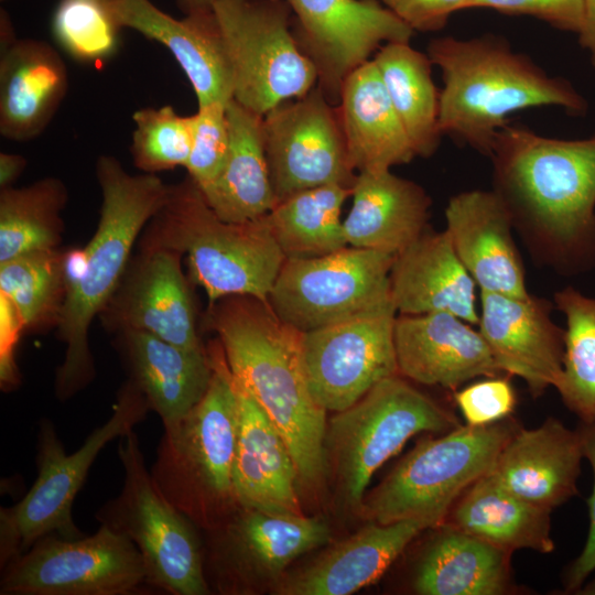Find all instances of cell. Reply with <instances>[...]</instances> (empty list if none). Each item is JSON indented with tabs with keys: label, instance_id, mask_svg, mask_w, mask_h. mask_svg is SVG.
<instances>
[{
	"label": "cell",
	"instance_id": "obj_1",
	"mask_svg": "<svg viewBox=\"0 0 595 595\" xmlns=\"http://www.w3.org/2000/svg\"><path fill=\"white\" fill-rule=\"evenodd\" d=\"M207 324L232 375L284 437L299 482L320 485L327 473L326 410L313 398L302 360V332L281 321L268 301L230 295L208 307Z\"/></svg>",
	"mask_w": 595,
	"mask_h": 595
},
{
	"label": "cell",
	"instance_id": "obj_2",
	"mask_svg": "<svg viewBox=\"0 0 595 595\" xmlns=\"http://www.w3.org/2000/svg\"><path fill=\"white\" fill-rule=\"evenodd\" d=\"M95 171L101 192L99 219L85 247V271L68 289L56 327L65 346L54 381L60 401L69 400L95 379L89 327L118 288L138 238L165 203L170 188L156 174L128 173L113 155H99Z\"/></svg>",
	"mask_w": 595,
	"mask_h": 595
},
{
	"label": "cell",
	"instance_id": "obj_3",
	"mask_svg": "<svg viewBox=\"0 0 595 595\" xmlns=\"http://www.w3.org/2000/svg\"><path fill=\"white\" fill-rule=\"evenodd\" d=\"M495 191L515 225L564 255L595 230V137L560 140L505 126L491 154Z\"/></svg>",
	"mask_w": 595,
	"mask_h": 595
},
{
	"label": "cell",
	"instance_id": "obj_4",
	"mask_svg": "<svg viewBox=\"0 0 595 595\" xmlns=\"http://www.w3.org/2000/svg\"><path fill=\"white\" fill-rule=\"evenodd\" d=\"M443 77L440 129L472 148L491 154L498 132L512 112L541 106L581 110V97L550 77L500 39L444 36L428 46Z\"/></svg>",
	"mask_w": 595,
	"mask_h": 595
},
{
	"label": "cell",
	"instance_id": "obj_5",
	"mask_svg": "<svg viewBox=\"0 0 595 595\" xmlns=\"http://www.w3.org/2000/svg\"><path fill=\"white\" fill-rule=\"evenodd\" d=\"M139 247H164L185 256L190 280L205 291L209 305L230 295L268 301L285 260L267 214L242 223L225 221L188 175L170 185Z\"/></svg>",
	"mask_w": 595,
	"mask_h": 595
},
{
	"label": "cell",
	"instance_id": "obj_6",
	"mask_svg": "<svg viewBox=\"0 0 595 595\" xmlns=\"http://www.w3.org/2000/svg\"><path fill=\"white\" fill-rule=\"evenodd\" d=\"M519 429L508 416L422 440L365 495L358 511L380 524L420 519L433 528L441 526L456 499L490 470Z\"/></svg>",
	"mask_w": 595,
	"mask_h": 595
},
{
	"label": "cell",
	"instance_id": "obj_7",
	"mask_svg": "<svg viewBox=\"0 0 595 595\" xmlns=\"http://www.w3.org/2000/svg\"><path fill=\"white\" fill-rule=\"evenodd\" d=\"M149 411L141 391L127 379L118 390L111 416L91 431L72 454H66L53 422L46 418L40 420L36 479L19 502L0 509L1 567L44 536L83 537L72 509L89 468L109 442L132 431Z\"/></svg>",
	"mask_w": 595,
	"mask_h": 595
},
{
	"label": "cell",
	"instance_id": "obj_8",
	"mask_svg": "<svg viewBox=\"0 0 595 595\" xmlns=\"http://www.w3.org/2000/svg\"><path fill=\"white\" fill-rule=\"evenodd\" d=\"M461 425L454 412L397 374L335 412L324 441L327 469L332 467L345 501L359 509L374 474L412 436Z\"/></svg>",
	"mask_w": 595,
	"mask_h": 595
},
{
	"label": "cell",
	"instance_id": "obj_9",
	"mask_svg": "<svg viewBox=\"0 0 595 595\" xmlns=\"http://www.w3.org/2000/svg\"><path fill=\"white\" fill-rule=\"evenodd\" d=\"M117 452L122 488L95 518L136 545L149 586L171 595L209 594L195 524L154 485L134 430L119 437Z\"/></svg>",
	"mask_w": 595,
	"mask_h": 595
},
{
	"label": "cell",
	"instance_id": "obj_10",
	"mask_svg": "<svg viewBox=\"0 0 595 595\" xmlns=\"http://www.w3.org/2000/svg\"><path fill=\"white\" fill-rule=\"evenodd\" d=\"M213 11L237 102L264 116L317 85L316 68L296 41L285 0H215Z\"/></svg>",
	"mask_w": 595,
	"mask_h": 595
},
{
	"label": "cell",
	"instance_id": "obj_11",
	"mask_svg": "<svg viewBox=\"0 0 595 595\" xmlns=\"http://www.w3.org/2000/svg\"><path fill=\"white\" fill-rule=\"evenodd\" d=\"M238 409L220 394L205 396L180 421L163 426L150 468L159 491L194 524L239 508L232 487Z\"/></svg>",
	"mask_w": 595,
	"mask_h": 595
},
{
	"label": "cell",
	"instance_id": "obj_12",
	"mask_svg": "<svg viewBox=\"0 0 595 595\" xmlns=\"http://www.w3.org/2000/svg\"><path fill=\"white\" fill-rule=\"evenodd\" d=\"M393 259L388 252L356 247L314 258H285L268 303L300 332L393 306Z\"/></svg>",
	"mask_w": 595,
	"mask_h": 595
},
{
	"label": "cell",
	"instance_id": "obj_13",
	"mask_svg": "<svg viewBox=\"0 0 595 595\" xmlns=\"http://www.w3.org/2000/svg\"><path fill=\"white\" fill-rule=\"evenodd\" d=\"M149 586L140 552L100 524L88 537L47 534L1 567L0 595H136Z\"/></svg>",
	"mask_w": 595,
	"mask_h": 595
},
{
	"label": "cell",
	"instance_id": "obj_14",
	"mask_svg": "<svg viewBox=\"0 0 595 595\" xmlns=\"http://www.w3.org/2000/svg\"><path fill=\"white\" fill-rule=\"evenodd\" d=\"M264 149L277 204L314 187L351 186V166L337 105L316 85L263 116Z\"/></svg>",
	"mask_w": 595,
	"mask_h": 595
},
{
	"label": "cell",
	"instance_id": "obj_15",
	"mask_svg": "<svg viewBox=\"0 0 595 595\" xmlns=\"http://www.w3.org/2000/svg\"><path fill=\"white\" fill-rule=\"evenodd\" d=\"M394 306L302 332L310 391L326 411H343L381 380L399 374Z\"/></svg>",
	"mask_w": 595,
	"mask_h": 595
},
{
	"label": "cell",
	"instance_id": "obj_16",
	"mask_svg": "<svg viewBox=\"0 0 595 595\" xmlns=\"http://www.w3.org/2000/svg\"><path fill=\"white\" fill-rule=\"evenodd\" d=\"M293 32L314 64L317 86L337 105L346 77L392 42H410L414 31L377 0H285Z\"/></svg>",
	"mask_w": 595,
	"mask_h": 595
},
{
	"label": "cell",
	"instance_id": "obj_17",
	"mask_svg": "<svg viewBox=\"0 0 595 595\" xmlns=\"http://www.w3.org/2000/svg\"><path fill=\"white\" fill-rule=\"evenodd\" d=\"M182 255L164 247H139L115 293L98 315L111 333L143 331L188 349L201 342Z\"/></svg>",
	"mask_w": 595,
	"mask_h": 595
},
{
	"label": "cell",
	"instance_id": "obj_18",
	"mask_svg": "<svg viewBox=\"0 0 595 595\" xmlns=\"http://www.w3.org/2000/svg\"><path fill=\"white\" fill-rule=\"evenodd\" d=\"M549 301L479 291L478 331L504 374L520 377L533 397L556 387L563 371L564 334Z\"/></svg>",
	"mask_w": 595,
	"mask_h": 595
},
{
	"label": "cell",
	"instance_id": "obj_19",
	"mask_svg": "<svg viewBox=\"0 0 595 595\" xmlns=\"http://www.w3.org/2000/svg\"><path fill=\"white\" fill-rule=\"evenodd\" d=\"M393 338L399 374L424 386L455 391L504 374L479 331L452 313L399 314Z\"/></svg>",
	"mask_w": 595,
	"mask_h": 595
},
{
	"label": "cell",
	"instance_id": "obj_20",
	"mask_svg": "<svg viewBox=\"0 0 595 595\" xmlns=\"http://www.w3.org/2000/svg\"><path fill=\"white\" fill-rule=\"evenodd\" d=\"M445 221L455 252L479 291L530 295L512 236L513 219L495 190L453 196L445 208Z\"/></svg>",
	"mask_w": 595,
	"mask_h": 595
},
{
	"label": "cell",
	"instance_id": "obj_21",
	"mask_svg": "<svg viewBox=\"0 0 595 595\" xmlns=\"http://www.w3.org/2000/svg\"><path fill=\"white\" fill-rule=\"evenodd\" d=\"M107 4L121 29L134 30L170 51L192 85L197 106L232 99L231 67L214 11L176 19L151 0Z\"/></svg>",
	"mask_w": 595,
	"mask_h": 595
},
{
	"label": "cell",
	"instance_id": "obj_22",
	"mask_svg": "<svg viewBox=\"0 0 595 595\" xmlns=\"http://www.w3.org/2000/svg\"><path fill=\"white\" fill-rule=\"evenodd\" d=\"M583 458L578 430L549 418L536 429L520 428L487 475L522 500L552 511L577 494Z\"/></svg>",
	"mask_w": 595,
	"mask_h": 595
},
{
	"label": "cell",
	"instance_id": "obj_23",
	"mask_svg": "<svg viewBox=\"0 0 595 595\" xmlns=\"http://www.w3.org/2000/svg\"><path fill=\"white\" fill-rule=\"evenodd\" d=\"M232 377L239 413L232 470L237 504L267 513H302L299 475L284 437L244 383Z\"/></svg>",
	"mask_w": 595,
	"mask_h": 595
},
{
	"label": "cell",
	"instance_id": "obj_24",
	"mask_svg": "<svg viewBox=\"0 0 595 595\" xmlns=\"http://www.w3.org/2000/svg\"><path fill=\"white\" fill-rule=\"evenodd\" d=\"M476 288L446 230H425L394 256L390 270L391 300L399 314L447 312L477 325Z\"/></svg>",
	"mask_w": 595,
	"mask_h": 595
},
{
	"label": "cell",
	"instance_id": "obj_25",
	"mask_svg": "<svg viewBox=\"0 0 595 595\" xmlns=\"http://www.w3.org/2000/svg\"><path fill=\"white\" fill-rule=\"evenodd\" d=\"M115 345L128 379L163 426L187 415L205 394L213 372L207 348H184L136 329L117 333Z\"/></svg>",
	"mask_w": 595,
	"mask_h": 595
},
{
	"label": "cell",
	"instance_id": "obj_26",
	"mask_svg": "<svg viewBox=\"0 0 595 595\" xmlns=\"http://www.w3.org/2000/svg\"><path fill=\"white\" fill-rule=\"evenodd\" d=\"M68 90V71L47 42L18 39L0 53V133L24 142L41 136Z\"/></svg>",
	"mask_w": 595,
	"mask_h": 595
},
{
	"label": "cell",
	"instance_id": "obj_27",
	"mask_svg": "<svg viewBox=\"0 0 595 595\" xmlns=\"http://www.w3.org/2000/svg\"><path fill=\"white\" fill-rule=\"evenodd\" d=\"M425 520L388 524L370 522L326 550L309 566L286 578L277 592L283 595H348L377 582L422 531Z\"/></svg>",
	"mask_w": 595,
	"mask_h": 595
},
{
	"label": "cell",
	"instance_id": "obj_28",
	"mask_svg": "<svg viewBox=\"0 0 595 595\" xmlns=\"http://www.w3.org/2000/svg\"><path fill=\"white\" fill-rule=\"evenodd\" d=\"M351 196L350 212L343 220L350 247L396 256L426 230L430 197L391 170L359 172Z\"/></svg>",
	"mask_w": 595,
	"mask_h": 595
},
{
	"label": "cell",
	"instance_id": "obj_29",
	"mask_svg": "<svg viewBox=\"0 0 595 595\" xmlns=\"http://www.w3.org/2000/svg\"><path fill=\"white\" fill-rule=\"evenodd\" d=\"M337 108L356 172L391 170L416 156L372 60L346 77Z\"/></svg>",
	"mask_w": 595,
	"mask_h": 595
},
{
	"label": "cell",
	"instance_id": "obj_30",
	"mask_svg": "<svg viewBox=\"0 0 595 595\" xmlns=\"http://www.w3.org/2000/svg\"><path fill=\"white\" fill-rule=\"evenodd\" d=\"M229 148L215 181L199 190L223 220L242 223L268 214L275 205L264 149L263 116L235 99L227 104Z\"/></svg>",
	"mask_w": 595,
	"mask_h": 595
},
{
	"label": "cell",
	"instance_id": "obj_31",
	"mask_svg": "<svg viewBox=\"0 0 595 595\" xmlns=\"http://www.w3.org/2000/svg\"><path fill=\"white\" fill-rule=\"evenodd\" d=\"M412 578L420 595H501L512 591L510 552L442 523Z\"/></svg>",
	"mask_w": 595,
	"mask_h": 595
},
{
	"label": "cell",
	"instance_id": "obj_32",
	"mask_svg": "<svg viewBox=\"0 0 595 595\" xmlns=\"http://www.w3.org/2000/svg\"><path fill=\"white\" fill-rule=\"evenodd\" d=\"M550 510L531 505L485 474L453 504L444 523L512 552L554 550L550 536Z\"/></svg>",
	"mask_w": 595,
	"mask_h": 595
},
{
	"label": "cell",
	"instance_id": "obj_33",
	"mask_svg": "<svg viewBox=\"0 0 595 595\" xmlns=\"http://www.w3.org/2000/svg\"><path fill=\"white\" fill-rule=\"evenodd\" d=\"M327 523L302 513H267L239 507L221 534V554L240 575L246 569L278 573L329 541Z\"/></svg>",
	"mask_w": 595,
	"mask_h": 595
},
{
	"label": "cell",
	"instance_id": "obj_34",
	"mask_svg": "<svg viewBox=\"0 0 595 595\" xmlns=\"http://www.w3.org/2000/svg\"><path fill=\"white\" fill-rule=\"evenodd\" d=\"M389 98L398 113L416 156L432 155L442 137L440 93L431 73L428 55L410 42L382 45L372 58Z\"/></svg>",
	"mask_w": 595,
	"mask_h": 595
},
{
	"label": "cell",
	"instance_id": "obj_35",
	"mask_svg": "<svg viewBox=\"0 0 595 595\" xmlns=\"http://www.w3.org/2000/svg\"><path fill=\"white\" fill-rule=\"evenodd\" d=\"M351 193V186L328 184L279 202L267 218L285 258L321 257L347 247L340 214Z\"/></svg>",
	"mask_w": 595,
	"mask_h": 595
},
{
	"label": "cell",
	"instance_id": "obj_36",
	"mask_svg": "<svg viewBox=\"0 0 595 595\" xmlns=\"http://www.w3.org/2000/svg\"><path fill=\"white\" fill-rule=\"evenodd\" d=\"M67 202L65 183L54 176L1 188L0 263L26 252L60 248Z\"/></svg>",
	"mask_w": 595,
	"mask_h": 595
},
{
	"label": "cell",
	"instance_id": "obj_37",
	"mask_svg": "<svg viewBox=\"0 0 595 595\" xmlns=\"http://www.w3.org/2000/svg\"><path fill=\"white\" fill-rule=\"evenodd\" d=\"M0 293L17 307L25 332L56 328L67 294L65 249L31 251L0 263Z\"/></svg>",
	"mask_w": 595,
	"mask_h": 595
},
{
	"label": "cell",
	"instance_id": "obj_38",
	"mask_svg": "<svg viewBox=\"0 0 595 595\" xmlns=\"http://www.w3.org/2000/svg\"><path fill=\"white\" fill-rule=\"evenodd\" d=\"M566 318L561 379L555 387L581 422L595 421V298L567 286L554 295Z\"/></svg>",
	"mask_w": 595,
	"mask_h": 595
},
{
	"label": "cell",
	"instance_id": "obj_39",
	"mask_svg": "<svg viewBox=\"0 0 595 595\" xmlns=\"http://www.w3.org/2000/svg\"><path fill=\"white\" fill-rule=\"evenodd\" d=\"M56 43L74 60L102 63L119 50L120 25L107 2L60 0L51 21Z\"/></svg>",
	"mask_w": 595,
	"mask_h": 595
},
{
	"label": "cell",
	"instance_id": "obj_40",
	"mask_svg": "<svg viewBox=\"0 0 595 595\" xmlns=\"http://www.w3.org/2000/svg\"><path fill=\"white\" fill-rule=\"evenodd\" d=\"M130 152L137 169L148 174L184 166L192 148L191 117L173 106L144 107L132 115Z\"/></svg>",
	"mask_w": 595,
	"mask_h": 595
},
{
	"label": "cell",
	"instance_id": "obj_41",
	"mask_svg": "<svg viewBox=\"0 0 595 595\" xmlns=\"http://www.w3.org/2000/svg\"><path fill=\"white\" fill-rule=\"evenodd\" d=\"M227 104L215 101L197 106V111L190 116L192 148L185 169L201 191L215 181L227 156Z\"/></svg>",
	"mask_w": 595,
	"mask_h": 595
},
{
	"label": "cell",
	"instance_id": "obj_42",
	"mask_svg": "<svg viewBox=\"0 0 595 595\" xmlns=\"http://www.w3.org/2000/svg\"><path fill=\"white\" fill-rule=\"evenodd\" d=\"M454 400L466 424L472 426L488 425L510 416L517 402L511 382L500 375L455 391Z\"/></svg>",
	"mask_w": 595,
	"mask_h": 595
},
{
	"label": "cell",
	"instance_id": "obj_43",
	"mask_svg": "<svg viewBox=\"0 0 595 595\" xmlns=\"http://www.w3.org/2000/svg\"><path fill=\"white\" fill-rule=\"evenodd\" d=\"M468 8H489L526 14L562 30L578 33L584 21V0H469Z\"/></svg>",
	"mask_w": 595,
	"mask_h": 595
},
{
	"label": "cell",
	"instance_id": "obj_44",
	"mask_svg": "<svg viewBox=\"0 0 595 595\" xmlns=\"http://www.w3.org/2000/svg\"><path fill=\"white\" fill-rule=\"evenodd\" d=\"M577 430L582 439L584 457L589 462L593 469L594 484L588 499L589 528L587 540L583 551L570 564L564 576L565 591L569 592L578 591L589 574L595 571V421L582 422Z\"/></svg>",
	"mask_w": 595,
	"mask_h": 595
},
{
	"label": "cell",
	"instance_id": "obj_45",
	"mask_svg": "<svg viewBox=\"0 0 595 595\" xmlns=\"http://www.w3.org/2000/svg\"><path fill=\"white\" fill-rule=\"evenodd\" d=\"M383 4L413 31H435L450 15L467 9L469 0H381Z\"/></svg>",
	"mask_w": 595,
	"mask_h": 595
},
{
	"label": "cell",
	"instance_id": "obj_46",
	"mask_svg": "<svg viewBox=\"0 0 595 595\" xmlns=\"http://www.w3.org/2000/svg\"><path fill=\"white\" fill-rule=\"evenodd\" d=\"M23 333L25 327L20 313L13 303L0 293V387L3 391H11L21 383L15 350Z\"/></svg>",
	"mask_w": 595,
	"mask_h": 595
},
{
	"label": "cell",
	"instance_id": "obj_47",
	"mask_svg": "<svg viewBox=\"0 0 595 595\" xmlns=\"http://www.w3.org/2000/svg\"><path fill=\"white\" fill-rule=\"evenodd\" d=\"M28 162L18 153H0V190L13 186L23 173Z\"/></svg>",
	"mask_w": 595,
	"mask_h": 595
},
{
	"label": "cell",
	"instance_id": "obj_48",
	"mask_svg": "<svg viewBox=\"0 0 595 595\" xmlns=\"http://www.w3.org/2000/svg\"><path fill=\"white\" fill-rule=\"evenodd\" d=\"M578 36L595 65V0H584V21Z\"/></svg>",
	"mask_w": 595,
	"mask_h": 595
},
{
	"label": "cell",
	"instance_id": "obj_49",
	"mask_svg": "<svg viewBox=\"0 0 595 595\" xmlns=\"http://www.w3.org/2000/svg\"><path fill=\"white\" fill-rule=\"evenodd\" d=\"M18 37L14 31V26L9 13L4 10H0V53L10 48Z\"/></svg>",
	"mask_w": 595,
	"mask_h": 595
},
{
	"label": "cell",
	"instance_id": "obj_50",
	"mask_svg": "<svg viewBox=\"0 0 595 595\" xmlns=\"http://www.w3.org/2000/svg\"><path fill=\"white\" fill-rule=\"evenodd\" d=\"M215 0H177L178 8L185 15H202L213 12Z\"/></svg>",
	"mask_w": 595,
	"mask_h": 595
},
{
	"label": "cell",
	"instance_id": "obj_51",
	"mask_svg": "<svg viewBox=\"0 0 595 595\" xmlns=\"http://www.w3.org/2000/svg\"><path fill=\"white\" fill-rule=\"evenodd\" d=\"M578 591L580 592L577 593L580 594H595V578L592 582L585 584V586L583 588L581 587Z\"/></svg>",
	"mask_w": 595,
	"mask_h": 595
},
{
	"label": "cell",
	"instance_id": "obj_52",
	"mask_svg": "<svg viewBox=\"0 0 595 595\" xmlns=\"http://www.w3.org/2000/svg\"><path fill=\"white\" fill-rule=\"evenodd\" d=\"M98 1H101V2H111V1H115V0H98Z\"/></svg>",
	"mask_w": 595,
	"mask_h": 595
},
{
	"label": "cell",
	"instance_id": "obj_53",
	"mask_svg": "<svg viewBox=\"0 0 595 595\" xmlns=\"http://www.w3.org/2000/svg\"><path fill=\"white\" fill-rule=\"evenodd\" d=\"M1 1H6V0H1Z\"/></svg>",
	"mask_w": 595,
	"mask_h": 595
}]
</instances>
